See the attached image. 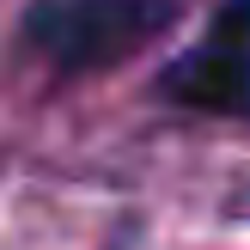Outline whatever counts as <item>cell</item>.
I'll return each mask as SVG.
<instances>
[{
    "mask_svg": "<svg viewBox=\"0 0 250 250\" xmlns=\"http://www.w3.org/2000/svg\"><path fill=\"white\" fill-rule=\"evenodd\" d=\"M165 19L171 0H37L19 37L55 73H104L146 37H159Z\"/></svg>",
    "mask_w": 250,
    "mask_h": 250,
    "instance_id": "6da1fadb",
    "label": "cell"
},
{
    "mask_svg": "<svg viewBox=\"0 0 250 250\" xmlns=\"http://www.w3.org/2000/svg\"><path fill=\"white\" fill-rule=\"evenodd\" d=\"M165 92L177 104L220 110V116L250 104V0H220L202 43L165 67Z\"/></svg>",
    "mask_w": 250,
    "mask_h": 250,
    "instance_id": "7a4b0ae2",
    "label": "cell"
}]
</instances>
